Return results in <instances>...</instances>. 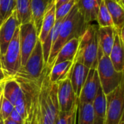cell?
Masks as SVG:
<instances>
[{
	"instance_id": "cell-1",
	"label": "cell",
	"mask_w": 124,
	"mask_h": 124,
	"mask_svg": "<svg viewBox=\"0 0 124 124\" xmlns=\"http://www.w3.org/2000/svg\"><path fill=\"white\" fill-rule=\"evenodd\" d=\"M52 67L46 64L39 79L36 97L38 124H54L60 113L57 83H52L49 80Z\"/></svg>"
},
{
	"instance_id": "cell-2",
	"label": "cell",
	"mask_w": 124,
	"mask_h": 124,
	"mask_svg": "<svg viewBox=\"0 0 124 124\" xmlns=\"http://www.w3.org/2000/svg\"><path fill=\"white\" fill-rule=\"evenodd\" d=\"M89 24L84 21L83 16L78 11L76 5L65 17L60 29L57 40L52 46L47 64L54 65V59L60 48L69 40L73 38H80Z\"/></svg>"
},
{
	"instance_id": "cell-3",
	"label": "cell",
	"mask_w": 124,
	"mask_h": 124,
	"mask_svg": "<svg viewBox=\"0 0 124 124\" xmlns=\"http://www.w3.org/2000/svg\"><path fill=\"white\" fill-rule=\"evenodd\" d=\"M98 26L89 24L79 43L73 62H78L89 69H97L98 60L103 56L98 42Z\"/></svg>"
},
{
	"instance_id": "cell-4",
	"label": "cell",
	"mask_w": 124,
	"mask_h": 124,
	"mask_svg": "<svg viewBox=\"0 0 124 124\" xmlns=\"http://www.w3.org/2000/svg\"><path fill=\"white\" fill-rule=\"evenodd\" d=\"M97 71L101 88L105 95L124 83V72H117L114 69L109 56H102L98 60Z\"/></svg>"
},
{
	"instance_id": "cell-5",
	"label": "cell",
	"mask_w": 124,
	"mask_h": 124,
	"mask_svg": "<svg viewBox=\"0 0 124 124\" xmlns=\"http://www.w3.org/2000/svg\"><path fill=\"white\" fill-rule=\"evenodd\" d=\"M1 61L5 79L13 78L22 66L19 27L17 28L6 52L1 56Z\"/></svg>"
},
{
	"instance_id": "cell-6",
	"label": "cell",
	"mask_w": 124,
	"mask_h": 124,
	"mask_svg": "<svg viewBox=\"0 0 124 124\" xmlns=\"http://www.w3.org/2000/svg\"><path fill=\"white\" fill-rule=\"evenodd\" d=\"M45 65L42 45L41 42L38 40L25 64L20 68L14 77H19L28 80H36L41 76Z\"/></svg>"
},
{
	"instance_id": "cell-7",
	"label": "cell",
	"mask_w": 124,
	"mask_h": 124,
	"mask_svg": "<svg viewBox=\"0 0 124 124\" xmlns=\"http://www.w3.org/2000/svg\"><path fill=\"white\" fill-rule=\"evenodd\" d=\"M106 96L104 124H119L124 118V83Z\"/></svg>"
},
{
	"instance_id": "cell-8",
	"label": "cell",
	"mask_w": 124,
	"mask_h": 124,
	"mask_svg": "<svg viewBox=\"0 0 124 124\" xmlns=\"http://www.w3.org/2000/svg\"><path fill=\"white\" fill-rule=\"evenodd\" d=\"M19 28L21 62L22 66H23L33 50L36 42L39 40V37L32 22L22 24Z\"/></svg>"
},
{
	"instance_id": "cell-9",
	"label": "cell",
	"mask_w": 124,
	"mask_h": 124,
	"mask_svg": "<svg viewBox=\"0 0 124 124\" xmlns=\"http://www.w3.org/2000/svg\"><path fill=\"white\" fill-rule=\"evenodd\" d=\"M57 100L60 113L69 112L78 102L68 77L57 83Z\"/></svg>"
},
{
	"instance_id": "cell-10",
	"label": "cell",
	"mask_w": 124,
	"mask_h": 124,
	"mask_svg": "<svg viewBox=\"0 0 124 124\" xmlns=\"http://www.w3.org/2000/svg\"><path fill=\"white\" fill-rule=\"evenodd\" d=\"M101 87L97 69H90L78 97L79 103H92Z\"/></svg>"
},
{
	"instance_id": "cell-11",
	"label": "cell",
	"mask_w": 124,
	"mask_h": 124,
	"mask_svg": "<svg viewBox=\"0 0 124 124\" xmlns=\"http://www.w3.org/2000/svg\"><path fill=\"white\" fill-rule=\"evenodd\" d=\"M19 26L15 11L0 26V53L1 56L6 52L17 28Z\"/></svg>"
},
{
	"instance_id": "cell-12",
	"label": "cell",
	"mask_w": 124,
	"mask_h": 124,
	"mask_svg": "<svg viewBox=\"0 0 124 124\" xmlns=\"http://www.w3.org/2000/svg\"><path fill=\"white\" fill-rule=\"evenodd\" d=\"M89 68L78 62H73L68 78L70 79L72 88L77 96L79 97L82 87L86 81L89 72Z\"/></svg>"
},
{
	"instance_id": "cell-13",
	"label": "cell",
	"mask_w": 124,
	"mask_h": 124,
	"mask_svg": "<svg viewBox=\"0 0 124 124\" xmlns=\"http://www.w3.org/2000/svg\"><path fill=\"white\" fill-rule=\"evenodd\" d=\"M102 0H76V6L78 11L83 16L84 21L91 24L97 20L100 5Z\"/></svg>"
},
{
	"instance_id": "cell-14",
	"label": "cell",
	"mask_w": 124,
	"mask_h": 124,
	"mask_svg": "<svg viewBox=\"0 0 124 124\" xmlns=\"http://www.w3.org/2000/svg\"><path fill=\"white\" fill-rule=\"evenodd\" d=\"M53 1L55 0H31V22L36 30L38 37L48 6Z\"/></svg>"
},
{
	"instance_id": "cell-15",
	"label": "cell",
	"mask_w": 124,
	"mask_h": 124,
	"mask_svg": "<svg viewBox=\"0 0 124 124\" xmlns=\"http://www.w3.org/2000/svg\"><path fill=\"white\" fill-rule=\"evenodd\" d=\"M116 31L114 27H99L97 31L100 48L104 56H109L113 48Z\"/></svg>"
},
{
	"instance_id": "cell-16",
	"label": "cell",
	"mask_w": 124,
	"mask_h": 124,
	"mask_svg": "<svg viewBox=\"0 0 124 124\" xmlns=\"http://www.w3.org/2000/svg\"><path fill=\"white\" fill-rule=\"evenodd\" d=\"M109 58L114 69L117 72H124V39L120 37L116 31L115 34L114 43L109 55Z\"/></svg>"
},
{
	"instance_id": "cell-17",
	"label": "cell",
	"mask_w": 124,
	"mask_h": 124,
	"mask_svg": "<svg viewBox=\"0 0 124 124\" xmlns=\"http://www.w3.org/2000/svg\"><path fill=\"white\" fill-rule=\"evenodd\" d=\"M112 18L116 31L124 29V9L116 0H103Z\"/></svg>"
},
{
	"instance_id": "cell-18",
	"label": "cell",
	"mask_w": 124,
	"mask_h": 124,
	"mask_svg": "<svg viewBox=\"0 0 124 124\" xmlns=\"http://www.w3.org/2000/svg\"><path fill=\"white\" fill-rule=\"evenodd\" d=\"M2 95L13 105L15 102L23 96V93L20 83L13 78H6L3 81Z\"/></svg>"
},
{
	"instance_id": "cell-19",
	"label": "cell",
	"mask_w": 124,
	"mask_h": 124,
	"mask_svg": "<svg viewBox=\"0 0 124 124\" xmlns=\"http://www.w3.org/2000/svg\"><path fill=\"white\" fill-rule=\"evenodd\" d=\"M94 124H104L106 113V96L100 87L92 102Z\"/></svg>"
},
{
	"instance_id": "cell-20",
	"label": "cell",
	"mask_w": 124,
	"mask_h": 124,
	"mask_svg": "<svg viewBox=\"0 0 124 124\" xmlns=\"http://www.w3.org/2000/svg\"><path fill=\"white\" fill-rule=\"evenodd\" d=\"M55 1L50 2L48 6L47 10L44 15L41 30L39 34V40L41 43H43L52 29L53 28L55 23Z\"/></svg>"
},
{
	"instance_id": "cell-21",
	"label": "cell",
	"mask_w": 124,
	"mask_h": 124,
	"mask_svg": "<svg viewBox=\"0 0 124 124\" xmlns=\"http://www.w3.org/2000/svg\"><path fill=\"white\" fill-rule=\"evenodd\" d=\"M79 43V39L78 38H73L68 42H67L60 50L58 52L54 61V64L66 61H73L76 51L78 49Z\"/></svg>"
},
{
	"instance_id": "cell-22",
	"label": "cell",
	"mask_w": 124,
	"mask_h": 124,
	"mask_svg": "<svg viewBox=\"0 0 124 124\" xmlns=\"http://www.w3.org/2000/svg\"><path fill=\"white\" fill-rule=\"evenodd\" d=\"M64 18H61V19H58V20H55L53 28L52 29V30L50 31V32L49 33V34L47 35L46 39H44V42L41 43L42 50H43V56H44V62L46 64L48 61L52 46L57 39V37H58V34L60 32V26H61V24H62Z\"/></svg>"
},
{
	"instance_id": "cell-23",
	"label": "cell",
	"mask_w": 124,
	"mask_h": 124,
	"mask_svg": "<svg viewBox=\"0 0 124 124\" xmlns=\"http://www.w3.org/2000/svg\"><path fill=\"white\" fill-rule=\"evenodd\" d=\"M73 61H66L56 64H54L49 72V80L52 83H57L60 80H62L68 77L70 72Z\"/></svg>"
},
{
	"instance_id": "cell-24",
	"label": "cell",
	"mask_w": 124,
	"mask_h": 124,
	"mask_svg": "<svg viewBox=\"0 0 124 124\" xmlns=\"http://www.w3.org/2000/svg\"><path fill=\"white\" fill-rule=\"evenodd\" d=\"M15 12L20 26L31 22V0H16Z\"/></svg>"
},
{
	"instance_id": "cell-25",
	"label": "cell",
	"mask_w": 124,
	"mask_h": 124,
	"mask_svg": "<svg viewBox=\"0 0 124 124\" xmlns=\"http://www.w3.org/2000/svg\"><path fill=\"white\" fill-rule=\"evenodd\" d=\"M76 124H94L92 103H78Z\"/></svg>"
},
{
	"instance_id": "cell-26",
	"label": "cell",
	"mask_w": 124,
	"mask_h": 124,
	"mask_svg": "<svg viewBox=\"0 0 124 124\" xmlns=\"http://www.w3.org/2000/svg\"><path fill=\"white\" fill-rule=\"evenodd\" d=\"M97 21L98 23L99 27H107V26L114 27L110 15L108 10L107 7L105 6L103 0L102 1L101 4L100 5L99 12H98L97 18Z\"/></svg>"
},
{
	"instance_id": "cell-27",
	"label": "cell",
	"mask_w": 124,
	"mask_h": 124,
	"mask_svg": "<svg viewBox=\"0 0 124 124\" xmlns=\"http://www.w3.org/2000/svg\"><path fill=\"white\" fill-rule=\"evenodd\" d=\"M16 0H0V26L15 11Z\"/></svg>"
},
{
	"instance_id": "cell-28",
	"label": "cell",
	"mask_w": 124,
	"mask_h": 124,
	"mask_svg": "<svg viewBox=\"0 0 124 124\" xmlns=\"http://www.w3.org/2000/svg\"><path fill=\"white\" fill-rule=\"evenodd\" d=\"M77 110H78V104L69 112H66V113L60 112L54 124H76Z\"/></svg>"
},
{
	"instance_id": "cell-29",
	"label": "cell",
	"mask_w": 124,
	"mask_h": 124,
	"mask_svg": "<svg viewBox=\"0 0 124 124\" xmlns=\"http://www.w3.org/2000/svg\"><path fill=\"white\" fill-rule=\"evenodd\" d=\"M76 0H69L68 2L63 4L55 10V20L61 18H64L71 10V9L76 4Z\"/></svg>"
},
{
	"instance_id": "cell-30",
	"label": "cell",
	"mask_w": 124,
	"mask_h": 124,
	"mask_svg": "<svg viewBox=\"0 0 124 124\" xmlns=\"http://www.w3.org/2000/svg\"><path fill=\"white\" fill-rule=\"evenodd\" d=\"M14 110V105L2 95L0 105V117L4 121L8 119L11 113Z\"/></svg>"
},
{
	"instance_id": "cell-31",
	"label": "cell",
	"mask_w": 124,
	"mask_h": 124,
	"mask_svg": "<svg viewBox=\"0 0 124 124\" xmlns=\"http://www.w3.org/2000/svg\"><path fill=\"white\" fill-rule=\"evenodd\" d=\"M14 109L23 117L24 120H27L28 114V110H27V106L25 101L24 95L23 97L20 98L15 102V103L14 104Z\"/></svg>"
},
{
	"instance_id": "cell-32",
	"label": "cell",
	"mask_w": 124,
	"mask_h": 124,
	"mask_svg": "<svg viewBox=\"0 0 124 124\" xmlns=\"http://www.w3.org/2000/svg\"><path fill=\"white\" fill-rule=\"evenodd\" d=\"M8 119L11 120L12 121H13V122H15V123L17 124H24L25 121V120H24L23 118V117L15 109L11 113V114H10Z\"/></svg>"
},
{
	"instance_id": "cell-33",
	"label": "cell",
	"mask_w": 124,
	"mask_h": 124,
	"mask_svg": "<svg viewBox=\"0 0 124 124\" xmlns=\"http://www.w3.org/2000/svg\"><path fill=\"white\" fill-rule=\"evenodd\" d=\"M4 79H5V76H4V69H3V66H2L1 55V53H0V83H1Z\"/></svg>"
},
{
	"instance_id": "cell-34",
	"label": "cell",
	"mask_w": 124,
	"mask_h": 124,
	"mask_svg": "<svg viewBox=\"0 0 124 124\" xmlns=\"http://www.w3.org/2000/svg\"><path fill=\"white\" fill-rule=\"evenodd\" d=\"M68 1L69 0H55V2H54V4H55V8L57 9L61 5H62L63 4L68 2Z\"/></svg>"
},
{
	"instance_id": "cell-35",
	"label": "cell",
	"mask_w": 124,
	"mask_h": 124,
	"mask_svg": "<svg viewBox=\"0 0 124 124\" xmlns=\"http://www.w3.org/2000/svg\"><path fill=\"white\" fill-rule=\"evenodd\" d=\"M4 81V80H3ZM3 81L0 83V105H1V98H2V91H3Z\"/></svg>"
},
{
	"instance_id": "cell-36",
	"label": "cell",
	"mask_w": 124,
	"mask_h": 124,
	"mask_svg": "<svg viewBox=\"0 0 124 124\" xmlns=\"http://www.w3.org/2000/svg\"><path fill=\"white\" fill-rule=\"evenodd\" d=\"M4 124H16V123H15V122H13V121H12L9 120V119H6V120H4Z\"/></svg>"
},
{
	"instance_id": "cell-37",
	"label": "cell",
	"mask_w": 124,
	"mask_h": 124,
	"mask_svg": "<svg viewBox=\"0 0 124 124\" xmlns=\"http://www.w3.org/2000/svg\"><path fill=\"white\" fill-rule=\"evenodd\" d=\"M116 1H118V2L121 5V6H122V7H124V2L122 1V0H116Z\"/></svg>"
},
{
	"instance_id": "cell-38",
	"label": "cell",
	"mask_w": 124,
	"mask_h": 124,
	"mask_svg": "<svg viewBox=\"0 0 124 124\" xmlns=\"http://www.w3.org/2000/svg\"><path fill=\"white\" fill-rule=\"evenodd\" d=\"M0 124H4V120L0 117Z\"/></svg>"
},
{
	"instance_id": "cell-39",
	"label": "cell",
	"mask_w": 124,
	"mask_h": 124,
	"mask_svg": "<svg viewBox=\"0 0 124 124\" xmlns=\"http://www.w3.org/2000/svg\"><path fill=\"white\" fill-rule=\"evenodd\" d=\"M24 124H29V122H28V120H25V121Z\"/></svg>"
},
{
	"instance_id": "cell-40",
	"label": "cell",
	"mask_w": 124,
	"mask_h": 124,
	"mask_svg": "<svg viewBox=\"0 0 124 124\" xmlns=\"http://www.w3.org/2000/svg\"><path fill=\"white\" fill-rule=\"evenodd\" d=\"M124 124V118H123V119H122V121H121V123H120V124Z\"/></svg>"
},
{
	"instance_id": "cell-41",
	"label": "cell",
	"mask_w": 124,
	"mask_h": 124,
	"mask_svg": "<svg viewBox=\"0 0 124 124\" xmlns=\"http://www.w3.org/2000/svg\"><path fill=\"white\" fill-rule=\"evenodd\" d=\"M122 1H123V2H124V0H122Z\"/></svg>"
}]
</instances>
